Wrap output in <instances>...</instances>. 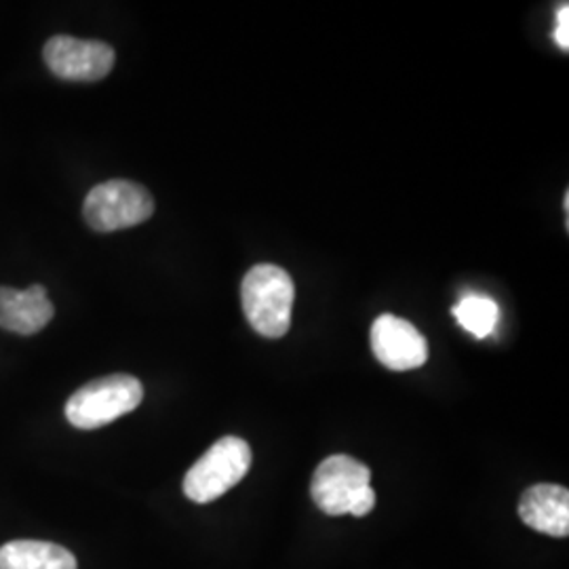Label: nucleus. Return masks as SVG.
<instances>
[{
  "label": "nucleus",
  "mask_w": 569,
  "mask_h": 569,
  "mask_svg": "<svg viewBox=\"0 0 569 569\" xmlns=\"http://www.w3.org/2000/svg\"><path fill=\"white\" fill-rule=\"evenodd\" d=\"M296 284L281 266L258 264L244 274L241 302L249 326L264 338H283L291 326Z\"/></svg>",
  "instance_id": "f257e3e1"
},
{
  "label": "nucleus",
  "mask_w": 569,
  "mask_h": 569,
  "mask_svg": "<svg viewBox=\"0 0 569 569\" xmlns=\"http://www.w3.org/2000/svg\"><path fill=\"white\" fill-rule=\"evenodd\" d=\"M142 399L143 387L138 378L114 373L79 388L66 403V418L74 428L96 430L133 411Z\"/></svg>",
  "instance_id": "f03ea898"
},
{
  "label": "nucleus",
  "mask_w": 569,
  "mask_h": 569,
  "mask_svg": "<svg viewBox=\"0 0 569 569\" xmlns=\"http://www.w3.org/2000/svg\"><path fill=\"white\" fill-rule=\"evenodd\" d=\"M251 467V448L241 437H224L207 449L183 477V493L197 502L209 505L222 498L228 489L241 483Z\"/></svg>",
  "instance_id": "7ed1b4c3"
},
{
  "label": "nucleus",
  "mask_w": 569,
  "mask_h": 569,
  "mask_svg": "<svg viewBox=\"0 0 569 569\" xmlns=\"http://www.w3.org/2000/svg\"><path fill=\"white\" fill-rule=\"evenodd\" d=\"M154 213V199L142 183L110 180L96 186L82 204V216L96 232H114L143 224Z\"/></svg>",
  "instance_id": "20e7f679"
},
{
  "label": "nucleus",
  "mask_w": 569,
  "mask_h": 569,
  "mask_svg": "<svg viewBox=\"0 0 569 569\" xmlns=\"http://www.w3.org/2000/svg\"><path fill=\"white\" fill-rule=\"evenodd\" d=\"M42 58L61 81L96 82L112 72L117 53L108 42L53 37L44 44Z\"/></svg>",
  "instance_id": "39448f33"
},
{
  "label": "nucleus",
  "mask_w": 569,
  "mask_h": 569,
  "mask_svg": "<svg viewBox=\"0 0 569 569\" xmlns=\"http://www.w3.org/2000/svg\"><path fill=\"white\" fill-rule=\"evenodd\" d=\"M371 486V470L350 456H329L315 470L310 493L319 509L331 517H342L361 489Z\"/></svg>",
  "instance_id": "423d86ee"
},
{
  "label": "nucleus",
  "mask_w": 569,
  "mask_h": 569,
  "mask_svg": "<svg viewBox=\"0 0 569 569\" xmlns=\"http://www.w3.org/2000/svg\"><path fill=\"white\" fill-rule=\"evenodd\" d=\"M371 350L392 371L418 369L428 361L427 338L406 319L382 315L371 326Z\"/></svg>",
  "instance_id": "0eeeda50"
},
{
  "label": "nucleus",
  "mask_w": 569,
  "mask_h": 569,
  "mask_svg": "<svg viewBox=\"0 0 569 569\" xmlns=\"http://www.w3.org/2000/svg\"><path fill=\"white\" fill-rule=\"evenodd\" d=\"M56 308L42 284L28 289L0 287V327L20 336H34L51 323Z\"/></svg>",
  "instance_id": "6e6552de"
},
{
  "label": "nucleus",
  "mask_w": 569,
  "mask_h": 569,
  "mask_svg": "<svg viewBox=\"0 0 569 569\" xmlns=\"http://www.w3.org/2000/svg\"><path fill=\"white\" fill-rule=\"evenodd\" d=\"M519 517L528 528L552 538L569 533V491L552 483H538L523 491Z\"/></svg>",
  "instance_id": "1a4fd4ad"
},
{
  "label": "nucleus",
  "mask_w": 569,
  "mask_h": 569,
  "mask_svg": "<svg viewBox=\"0 0 569 569\" xmlns=\"http://www.w3.org/2000/svg\"><path fill=\"white\" fill-rule=\"evenodd\" d=\"M0 569H77V557L53 542L13 540L0 547Z\"/></svg>",
  "instance_id": "9d476101"
},
{
  "label": "nucleus",
  "mask_w": 569,
  "mask_h": 569,
  "mask_svg": "<svg viewBox=\"0 0 569 569\" xmlns=\"http://www.w3.org/2000/svg\"><path fill=\"white\" fill-rule=\"evenodd\" d=\"M453 317L460 326L475 338H488L493 333L500 319V306L496 300L479 293H468L458 305L453 306Z\"/></svg>",
  "instance_id": "9b49d317"
},
{
  "label": "nucleus",
  "mask_w": 569,
  "mask_h": 569,
  "mask_svg": "<svg viewBox=\"0 0 569 569\" xmlns=\"http://www.w3.org/2000/svg\"><path fill=\"white\" fill-rule=\"evenodd\" d=\"M555 41L563 49L569 51V4L559 7L557 11V26H555Z\"/></svg>",
  "instance_id": "f8f14e48"
},
{
  "label": "nucleus",
  "mask_w": 569,
  "mask_h": 569,
  "mask_svg": "<svg viewBox=\"0 0 569 569\" xmlns=\"http://www.w3.org/2000/svg\"><path fill=\"white\" fill-rule=\"evenodd\" d=\"M376 507V491L371 489V486L366 489H361L350 507L348 515H355V517H366Z\"/></svg>",
  "instance_id": "ddd939ff"
}]
</instances>
